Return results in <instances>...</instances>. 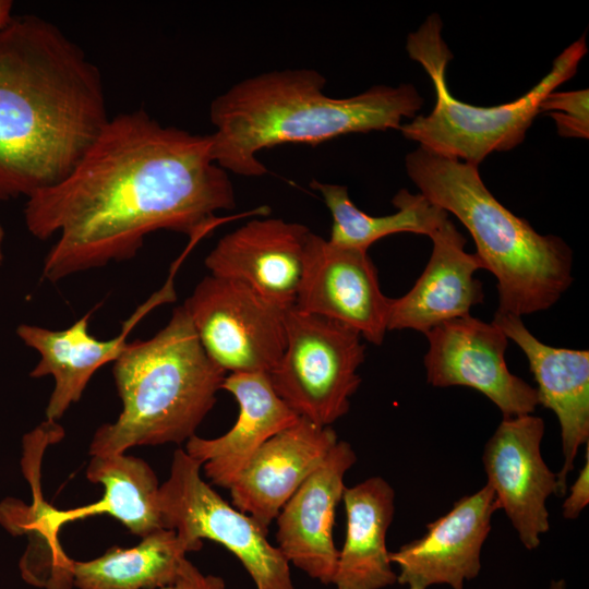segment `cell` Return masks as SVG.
<instances>
[{"mask_svg":"<svg viewBox=\"0 0 589 589\" xmlns=\"http://www.w3.org/2000/svg\"><path fill=\"white\" fill-rule=\"evenodd\" d=\"M236 207L228 172L214 159L209 134L163 125L139 109L109 118L59 183L27 199L28 231L58 236L43 277L73 274L134 257L157 230L197 241Z\"/></svg>","mask_w":589,"mask_h":589,"instance_id":"cell-1","label":"cell"},{"mask_svg":"<svg viewBox=\"0 0 589 589\" xmlns=\"http://www.w3.org/2000/svg\"><path fill=\"white\" fill-rule=\"evenodd\" d=\"M101 73L53 23L0 29V201L62 181L109 120Z\"/></svg>","mask_w":589,"mask_h":589,"instance_id":"cell-2","label":"cell"},{"mask_svg":"<svg viewBox=\"0 0 589 589\" xmlns=\"http://www.w3.org/2000/svg\"><path fill=\"white\" fill-rule=\"evenodd\" d=\"M326 80L312 69L271 71L233 84L211 104L209 134L215 161L227 172L260 177L265 148L315 145L349 133L399 130L423 98L411 84L375 85L346 98L324 92Z\"/></svg>","mask_w":589,"mask_h":589,"instance_id":"cell-3","label":"cell"},{"mask_svg":"<svg viewBox=\"0 0 589 589\" xmlns=\"http://www.w3.org/2000/svg\"><path fill=\"white\" fill-rule=\"evenodd\" d=\"M420 193L453 214L472 236L483 268L496 278L497 312L517 316L555 304L573 281V252L553 235H540L502 205L485 187L479 166L421 146L406 156Z\"/></svg>","mask_w":589,"mask_h":589,"instance_id":"cell-4","label":"cell"},{"mask_svg":"<svg viewBox=\"0 0 589 589\" xmlns=\"http://www.w3.org/2000/svg\"><path fill=\"white\" fill-rule=\"evenodd\" d=\"M113 363L122 411L96 430L92 456L187 442L214 407L226 377L205 353L182 305L155 336L128 342Z\"/></svg>","mask_w":589,"mask_h":589,"instance_id":"cell-5","label":"cell"},{"mask_svg":"<svg viewBox=\"0 0 589 589\" xmlns=\"http://www.w3.org/2000/svg\"><path fill=\"white\" fill-rule=\"evenodd\" d=\"M441 31L438 15L432 14L408 36L407 52L429 74L436 99L428 116H416L399 131L430 152L476 166L491 153L513 149L524 141L540 113L542 99L576 74L587 52L582 36L565 48L550 72L521 97L498 106H474L456 99L448 89L446 69L453 55Z\"/></svg>","mask_w":589,"mask_h":589,"instance_id":"cell-6","label":"cell"},{"mask_svg":"<svg viewBox=\"0 0 589 589\" xmlns=\"http://www.w3.org/2000/svg\"><path fill=\"white\" fill-rule=\"evenodd\" d=\"M286 346L268 373L278 397L300 418L330 426L350 408L365 359L361 335L351 327L293 306L285 317Z\"/></svg>","mask_w":589,"mask_h":589,"instance_id":"cell-7","label":"cell"},{"mask_svg":"<svg viewBox=\"0 0 589 589\" xmlns=\"http://www.w3.org/2000/svg\"><path fill=\"white\" fill-rule=\"evenodd\" d=\"M201 464L184 449L173 454L167 480L159 486L163 527L176 532L188 552L203 539L230 551L247 569L256 589H296L290 564L251 516L226 502L201 477Z\"/></svg>","mask_w":589,"mask_h":589,"instance_id":"cell-8","label":"cell"},{"mask_svg":"<svg viewBox=\"0 0 589 589\" xmlns=\"http://www.w3.org/2000/svg\"><path fill=\"white\" fill-rule=\"evenodd\" d=\"M182 306L205 353L226 373L268 374L283 356L289 309L244 283L208 275Z\"/></svg>","mask_w":589,"mask_h":589,"instance_id":"cell-9","label":"cell"},{"mask_svg":"<svg viewBox=\"0 0 589 589\" xmlns=\"http://www.w3.org/2000/svg\"><path fill=\"white\" fill-rule=\"evenodd\" d=\"M424 335L429 341L424 357L428 383L471 387L488 397L503 418L536 410L537 389L508 370V338L494 323L467 315L443 322Z\"/></svg>","mask_w":589,"mask_h":589,"instance_id":"cell-10","label":"cell"},{"mask_svg":"<svg viewBox=\"0 0 589 589\" xmlns=\"http://www.w3.org/2000/svg\"><path fill=\"white\" fill-rule=\"evenodd\" d=\"M389 305L368 251L338 247L310 232L294 309L340 322L380 346Z\"/></svg>","mask_w":589,"mask_h":589,"instance_id":"cell-11","label":"cell"},{"mask_svg":"<svg viewBox=\"0 0 589 589\" xmlns=\"http://www.w3.org/2000/svg\"><path fill=\"white\" fill-rule=\"evenodd\" d=\"M544 421L524 414L503 418L485 444L482 461L498 509H503L528 550L550 528L546 501L557 492L556 473L541 454Z\"/></svg>","mask_w":589,"mask_h":589,"instance_id":"cell-12","label":"cell"},{"mask_svg":"<svg viewBox=\"0 0 589 589\" xmlns=\"http://www.w3.org/2000/svg\"><path fill=\"white\" fill-rule=\"evenodd\" d=\"M498 510L488 485L459 498L445 515L426 525V531L397 551L389 552L399 568L397 582L407 589H428L446 584L464 589L479 575L481 550Z\"/></svg>","mask_w":589,"mask_h":589,"instance_id":"cell-13","label":"cell"},{"mask_svg":"<svg viewBox=\"0 0 589 589\" xmlns=\"http://www.w3.org/2000/svg\"><path fill=\"white\" fill-rule=\"evenodd\" d=\"M181 261L173 264L163 288L139 305L123 322L119 335L109 340H100L88 334L93 311L61 330L28 324L17 327L21 340L40 356L29 375L53 377L55 386L46 408V420L57 422L62 418L69 407L81 399L94 373L118 359L128 344V336L139 322L158 305L176 300L173 276Z\"/></svg>","mask_w":589,"mask_h":589,"instance_id":"cell-14","label":"cell"},{"mask_svg":"<svg viewBox=\"0 0 589 589\" xmlns=\"http://www.w3.org/2000/svg\"><path fill=\"white\" fill-rule=\"evenodd\" d=\"M357 462L351 445L340 441L305 479L276 517L277 548L289 564L323 585H332L338 552L333 538L344 478Z\"/></svg>","mask_w":589,"mask_h":589,"instance_id":"cell-15","label":"cell"},{"mask_svg":"<svg viewBox=\"0 0 589 589\" xmlns=\"http://www.w3.org/2000/svg\"><path fill=\"white\" fill-rule=\"evenodd\" d=\"M310 229L280 218L253 219L219 239L205 259L211 275L250 286L285 309L294 305Z\"/></svg>","mask_w":589,"mask_h":589,"instance_id":"cell-16","label":"cell"},{"mask_svg":"<svg viewBox=\"0 0 589 589\" xmlns=\"http://www.w3.org/2000/svg\"><path fill=\"white\" fill-rule=\"evenodd\" d=\"M338 442L330 426L299 418L266 441L229 488L232 505L264 529Z\"/></svg>","mask_w":589,"mask_h":589,"instance_id":"cell-17","label":"cell"},{"mask_svg":"<svg viewBox=\"0 0 589 589\" xmlns=\"http://www.w3.org/2000/svg\"><path fill=\"white\" fill-rule=\"evenodd\" d=\"M492 323L525 352L538 384L539 405L557 417L564 462L556 473V495L564 496L579 448L589 442V352L545 345L510 313L496 311Z\"/></svg>","mask_w":589,"mask_h":589,"instance_id":"cell-18","label":"cell"},{"mask_svg":"<svg viewBox=\"0 0 589 589\" xmlns=\"http://www.w3.org/2000/svg\"><path fill=\"white\" fill-rule=\"evenodd\" d=\"M431 257L413 287L390 299L387 330L413 329L425 334L434 326L470 315L483 301L482 284L473 277L483 264L465 251L466 239L447 218L430 237Z\"/></svg>","mask_w":589,"mask_h":589,"instance_id":"cell-19","label":"cell"},{"mask_svg":"<svg viewBox=\"0 0 589 589\" xmlns=\"http://www.w3.org/2000/svg\"><path fill=\"white\" fill-rule=\"evenodd\" d=\"M221 389L229 392L239 405L236 423L215 438L193 435L184 450L201 464L213 484L229 490L255 452L300 417L278 397L267 373H230Z\"/></svg>","mask_w":589,"mask_h":589,"instance_id":"cell-20","label":"cell"},{"mask_svg":"<svg viewBox=\"0 0 589 589\" xmlns=\"http://www.w3.org/2000/svg\"><path fill=\"white\" fill-rule=\"evenodd\" d=\"M346 536L333 584L336 589H383L397 581L386 546L395 491L381 477L345 488Z\"/></svg>","mask_w":589,"mask_h":589,"instance_id":"cell-21","label":"cell"},{"mask_svg":"<svg viewBox=\"0 0 589 589\" xmlns=\"http://www.w3.org/2000/svg\"><path fill=\"white\" fill-rule=\"evenodd\" d=\"M63 436L62 428L45 421L26 434L23 441V471L31 486L33 501L25 504L16 498L0 503V524L12 534H26L28 544L20 560L22 578L32 586L44 589H72V558L63 552L58 537L41 522L44 500L40 489V461L50 443Z\"/></svg>","mask_w":589,"mask_h":589,"instance_id":"cell-22","label":"cell"},{"mask_svg":"<svg viewBox=\"0 0 589 589\" xmlns=\"http://www.w3.org/2000/svg\"><path fill=\"white\" fill-rule=\"evenodd\" d=\"M86 477L104 486L103 497L92 504L58 509L46 507L47 525L58 536L65 524L94 515L107 514L141 538L164 529L159 509V483L156 473L143 459L123 454L92 456Z\"/></svg>","mask_w":589,"mask_h":589,"instance_id":"cell-23","label":"cell"},{"mask_svg":"<svg viewBox=\"0 0 589 589\" xmlns=\"http://www.w3.org/2000/svg\"><path fill=\"white\" fill-rule=\"evenodd\" d=\"M188 550L171 529H159L132 548L111 546L89 561H72L77 589H160L175 586Z\"/></svg>","mask_w":589,"mask_h":589,"instance_id":"cell-24","label":"cell"},{"mask_svg":"<svg viewBox=\"0 0 589 589\" xmlns=\"http://www.w3.org/2000/svg\"><path fill=\"white\" fill-rule=\"evenodd\" d=\"M333 217L328 241L335 245L368 251L380 239L399 232L431 235L447 219L448 213L428 201L421 193L401 189L392 203L397 212L373 216L360 211L350 200L347 187L311 182Z\"/></svg>","mask_w":589,"mask_h":589,"instance_id":"cell-25","label":"cell"},{"mask_svg":"<svg viewBox=\"0 0 589 589\" xmlns=\"http://www.w3.org/2000/svg\"><path fill=\"white\" fill-rule=\"evenodd\" d=\"M589 91L552 92L540 103V112H548L564 137L588 139Z\"/></svg>","mask_w":589,"mask_h":589,"instance_id":"cell-26","label":"cell"},{"mask_svg":"<svg viewBox=\"0 0 589 589\" xmlns=\"http://www.w3.org/2000/svg\"><path fill=\"white\" fill-rule=\"evenodd\" d=\"M589 503V442L586 444V462L577 479L569 488V495L563 503V516L576 519Z\"/></svg>","mask_w":589,"mask_h":589,"instance_id":"cell-27","label":"cell"},{"mask_svg":"<svg viewBox=\"0 0 589 589\" xmlns=\"http://www.w3.org/2000/svg\"><path fill=\"white\" fill-rule=\"evenodd\" d=\"M175 587L176 589H226L221 577L203 574L187 557L180 565Z\"/></svg>","mask_w":589,"mask_h":589,"instance_id":"cell-28","label":"cell"},{"mask_svg":"<svg viewBox=\"0 0 589 589\" xmlns=\"http://www.w3.org/2000/svg\"><path fill=\"white\" fill-rule=\"evenodd\" d=\"M12 9L13 2L11 0H0V29L12 20Z\"/></svg>","mask_w":589,"mask_h":589,"instance_id":"cell-29","label":"cell"},{"mask_svg":"<svg viewBox=\"0 0 589 589\" xmlns=\"http://www.w3.org/2000/svg\"><path fill=\"white\" fill-rule=\"evenodd\" d=\"M550 589H566V584L563 579L552 580L550 585Z\"/></svg>","mask_w":589,"mask_h":589,"instance_id":"cell-30","label":"cell"},{"mask_svg":"<svg viewBox=\"0 0 589 589\" xmlns=\"http://www.w3.org/2000/svg\"><path fill=\"white\" fill-rule=\"evenodd\" d=\"M3 239H4V231L0 225V264L2 263V260H3V253H2Z\"/></svg>","mask_w":589,"mask_h":589,"instance_id":"cell-31","label":"cell"},{"mask_svg":"<svg viewBox=\"0 0 589 589\" xmlns=\"http://www.w3.org/2000/svg\"><path fill=\"white\" fill-rule=\"evenodd\" d=\"M160 589H176L175 586H170V587H165V588H160Z\"/></svg>","mask_w":589,"mask_h":589,"instance_id":"cell-32","label":"cell"}]
</instances>
